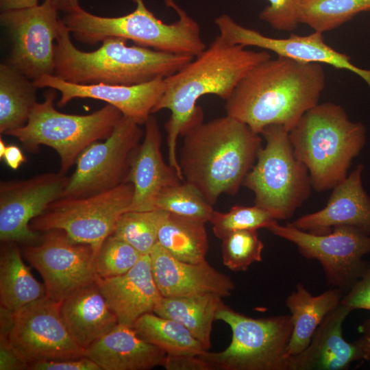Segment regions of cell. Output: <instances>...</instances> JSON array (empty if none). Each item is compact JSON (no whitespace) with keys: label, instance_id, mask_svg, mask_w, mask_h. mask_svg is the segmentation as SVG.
Segmentation results:
<instances>
[{"label":"cell","instance_id":"obj_31","mask_svg":"<svg viewBox=\"0 0 370 370\" xmlns=\"http://www.w3.org/2000/svg\"><path fill=\"white\" fill-rule=\"evenodd\" d=\"M132 328L142 339L166 354L198 356L208 351L183 325L153 312L142 315Z\"/></svg>","mask_w":370,"mask_h":370},{"label":"cell","instance_id":"obj_27","mask_svg":"<svg viewBox=\"0 0 370 370\" xmlns=\"http://www.w3.org/2000/svg\"><path fill=\"white\" fill-rule=\"evenodd\" d=\"M221 296L205 294L192 297H162L153 309L156 314L173 319L186 327L203 345L211 347L212 323L224 304Z\"/></svg>","mask_w":370,"mask_h":370},{"label":"cell","instance_id":"obj_1","mask_svg":"<svg viewBox=\"0 0 370 370\" xmlns=\"http://www.w3.org/2000/svg\"><path fill=\"white\" fill-rule=\"evenodd\" d=\"M232 44L221 35L193 60L164 78V91L152 110L171 111L164 125L169 164L180 178L177 141L188 129L203 121L204 113L197 100L214 95L226 101L241 79L257 64L271 58L267 50L247 49Z\"/></svg>","mask_w":370,"mask_h":370},{"label":"cell","instance_id":"obj_9","mask_svg":"<svg viewBox=\"0 0 370 370\" xmlns=\"http://www.w3.org/2000/svg\"><path fill=\"white\" fill-rule=\"evenodd\" d=\"M215 320L230 327L232 341L223 351L198 355L209 370H288L291 315L252 318L224 304Z\"/></svg>","mask_w":370,"mask_h":370},{"label":"cell","instance_id":"obj_37","mask_svg":"<svg viewBox=\"0 0 370 370\" xmlns=\"http://www.w3.org/2000/svg\"><path fill=\"white\" fill-rule=\"evenodd\" d=\"M143 256L128 243L111 234L103 241L97 252L95 261L96 274L100 278L124 274Z\"/></svg>","mask_w":370,"mask_h":370},{"label":"cell","instance_id":"obj_48","mask_svg":"<svg viewBox=\"0 0 370 370\" xmlns=\"http://www.w3.org/2000/svg\"><path fill=\"white\" fill-rule=\"evenodd\" d=\"M166 5L169 8H171V5L175 3L174 0H164Z\"/></svg>","mask_w":370,"mask_h":370},{"label":"cell","instance_id":"obj_41","mask_svg":"<svg viewBox=\"0 0 370 370\" xmlns=\"http://www.w3.org/2000/svg\"><path fill=\"white\" fill-rule=\"evenodd\" d=\"M162 367L166 370H209L199 356L190 354H166Z\"/></svg>","mask_w":370,"mask_h":370},{"label":"cell","instance_id":"obj_22","mask_svg":"<svg viewBox=\"0 0 370 370\" xmlns=\"http://www.w3.org/2000/svg\"><path fill=\"white\" fill-rule=\"evenodd\" d=\"M97 282L118 323L130 327L144 314L153 312L162 297L153 280L149 254L124 274L98 278Z\"/></svg>","mask_w":370,"mask_h":370},{"label":"cell","instance_id":"obj_4","mask_svg":"<svg viewBox=\"0 0 370 370\" xmlns=\"http://www.w3.org/2000/svg\"><path fill=\"white\" fill-rule=\"evenodd\" d=\"M194 57L128 46L127 40L110 37L97 50L83 51L72 42L62 20L55 45L54 75L77 84L133 86L169 77Z\"/></svg>","mask_w":370,"mask_h":370},{"label":"cell","instance_id":"obj_43","mask_svg":"<svg viewBox=\"0 0 370 370\" xmlns=\"http://www.w3.org/2000/svg\"><path fill=\"white\" fill-rule=\"evenodd\" d=\"M361 336L354 341L358 347L362 360H370V316L359 327Z\"/></svg>","mask_w":370,"mask_h":370},{"label":"cell","instance_id":"obj_32","mask_svg":"<svg viewBox=\"0 0 370 370\" xmlns=\"http://www.w3.org/2000/svg\"><path fill=\"white\" fill-rule=\"evenodd\" d=\"M369 10L370 0H299V23L323 34Z\"/></svg>","mask_w":370,"mask_h":370},{"label":"cell","instance_id":"obj_14","mask_svg":"<svg viewBox=\"0 0 370 370\" xmlns=\"http://www.w3.org/2000/svg\"><path fill=\"white\" fill-rule=\"evenodd\" d=\"M96 254L90 245L73 241L60 230L45 232L38 243L24 249L26 259L44 280L47 297L58 302L97 280Z\"/></svg>","mask_w":370,"mask_h":370},{"label":"cell","instance_id":"obj_28","mask_svg":"<svg viewBox=\"0 0 370 370\" xmlns=\"http://www.w3.org/2000/svg\"><path fill=\"white\" fill-rule=\"evenodd\" d=\"M1 249L0 258L1 306L16 312L47 296L45 284L34 278L14 243Z\"/></svg>","mask_w":370,"mask_h":370},{"label":"cell","instance_id":"obj_19","mask_svg":"<svg viewBox=\"0 0 370 370\" xmlns=\"http://www.w3.org/2000/svg\"><path fill=\"white\" fill-rule=\"evenodd\" d=\"M152 275L162 297H184L215 294L232 295V279L212 267L206 260L199 263L182 262L157 243L149 254Z\"/></svg>","mask_w":370,"mask_h":370},{"label":"cell","instance_id":"obj_21","mask_svg":"<svg viewBox=\"0 0 370 370\" xmlns=\"http://www.w3.org/2000/svg\"><path fill=\"white\" fill-rule=\"evenodd\" d=\"M145 125L143 138L125 180L134 186L130 210H155L156 200L161 191L183 181L176 171L164 160L161 152L162 136L157 119L151 114Z\"/></svg>","mask_w":370,"mask_h":370},{"label":"cell","instance_id":"obj_30","mask_svg":"<svg viewBox=\"0 0 370 370\" xmlns=\"http://www.w3.org/2000/svg\"><path fill=\"white\" fill-rule=\"evenodd\" d=\"M205 223L164 211L158 232V243L182 262L205 261L209 247Z\"/></svg>","mask_w":370,"mask_h":370},{"label":"cell","instance_id":"obj_16","mask_svg":"<svg viewBox=\"0 0 370 370\" xmlns=\"http://www.w3.org/2000/svg\"><path fill=\"white\" fill-rule=\"evenodd\" d=\"M69 176L45 173L28 179L0 182V240L3 243H38L40 234L31 221L62 197Z\"/></svg>","mask_w":370,"mask_h":370},{"label":"cell","instance_id":"obj_3","mask_svg":"<svg viewBox=\"0 0 370 370\" xmlns=\"http://www.w3.org/2000/svg\"><path fill=\"white\" fill-rule=\"evenodd\" d=\"M260 135L227 114L191 127L177 156L184 180L212 206L222 194L235 195L262 147Z\"/></svg>","mask_w":370,"mask_h":370},{"label":"cell","instance_id":"obj_39","mask_svg":"<svg viewBox=\"0 0 370 370\" xmlns=\"http://www.w3.org/2000/svg\"><path fill=\"white\" fill-rule=\"evenodd\" d=\"M340 303L352 311L357 309L370 311V264L350 289L343 296Z\"/></svg>","mask_w":370,"mask_h":370},{"label":"cell","instance_id":"obj_35","mask_svg":"<svg viewBox=\"0 0 370 370\" xmlns=\"http://www.w3.org/2000/svg\"><path fill=\"white\" fill-rule=\"evenodd\" d=\"M264 247L257 230L232 232L222 239L223 263L232 271H245L251 264L262 260Z\"/></svg>","mask_w":370,"mask_h":370},{"label":"cell","instance_id":"obj_45","mask_svg":"<svg viewBox=\"0 0 370 370\" xmlns=\"http://www.w3.org/2000/svg\"><path fill=\"white\" fill-rule=\"evenodd\" d=\"M38 0H0L1 11L19 10L38 5Z\"/></svg>","mask_w":370,"mask_h":370},{"label":"cell","instance_id":"obj_46","mask_svg":"<svg viewBox=\"0 0 370 370\" xmlns=\"http://www.w3.org/2000/svg\"><path fill=\"white\" fill-rule=\"evenodd\" d=\"M58 11L69 13L80 7L79 0H45Z\"/></svg>","mask_w":370,"mask_h":370},{"label":"cell","instance_id":"obj_12","mask_svg":"<svg viewBox=\"0 0 370 370\" xmlns=\"http://www.w3.org/2000/svg\"><path fill=\"white\" fill-rule=\"evenodd\" d=\"M143 136L140 125L123 116L107 138L81 153L62 197H86L124 183Z\"/></svg>","mask_w":370,"mask_h":370},{"label":"cell","instance_id":"obj_42","mask_svg":"<svg viewBox=\"0 0 370 370\" xmlns=\"http://www.w3.org/2000/svg\"><path fill=\"white\" fill-rule=\"evenodd\" d=\"M0 369H28V364L14 350L8 338H0Z\"/></svg>","mask_w":370,"mask_h":370},{"label":"cell","instance_id":"obj_23","mask_svg":"<svg viewBox=\"0 0 370 370\" xmlns=\"http://www.w3.org/2000/svg\"><path fill=\"white\" fill-rule=\"evenodd\" d=\"M352 312L341 303L331 310L307 347L289 357L288 370H346L354 361L362 360L356 343L343 337V322Z\"/></svg>","mask_w":370,"mask_h":370},{"label":"cell","instance_id":"obj_25","mask_svg":"<svg viewBox=\"0 0 370 370\" xmlns=\"http://www.w3.org/2000/svg\"><path fill=\"white\" fill-rule=\"evenodd\" d=\"M166 354L118 323L84 351L101 370H147L162 366Z\"/></svg>","mask_w":370,"mask_h":370},{"label":"cell","instance_id":"obj_34","mask_svg":"<svg viewBox=\"0 0 370 370\" xmlns=\"http://www.w3.org/2000/svg\"><path fill=\"white\" fill-rule=\"evenodd\" d=\"M156 209L206 223L210 221L214 212L202 194L186 182L162 190L156 200Z\"/></svg>","mask_w":370,"mask_h":370},{"label":"cell","instance_id":"obj_40","mask_svg":"<svg viewBox=\"0 0 370 370\" xmlns=\"http://www.w3.org/2000/svg\"><path fill=\"white\" fill-rule=\"evenodd\" d=\"M29 370H101L90 358L83 356L77 358L44 360L29 365Z\"/></svg>","mask_w":370,"mask_h":370},{"label":"cell","instance_id":"obj_26","mask_svg":"<svg viewBox=\"0 0 370 370\" xmlns=\"http://www.w3.org/2000/svg\"><path fill=\"white\" fill-rule=\"evenodd\" d=\"M343 291L331 287L318 295H313L302 283L286 298V306L291 312L293 330L288 345V357L301 352L326 315L339 304Z\"/></svg>","mask_w":370,"mask_h":370},{"label":"cell","instance_id":"obj_38","mask_svg":"<svg viewBox=\"0 0 370 370\" xmlns=\"http://www.w3.org/2000/svg\"><path fill=\"white\" fill-rule=\"evenodd\" d=\"M269 5L259 14L260 20L281 32H291L299 23V0H267Z\"/></svg>","mask_w":370,"mask_h":370},{"label":"cell","instance_id":"obj_5","mask_svg":"<svg viewBox=\"0 0 370 370\" xmlns=\"http://www.w3.org/2000/svg\"><path fill=\"white\" fill-rule=\"evenodd\" d=\"M288 138L317 192L332 189L347 176L367 142L365 125L351 121L341 106L332 102L308 110L289 131Z\"/></svg>","mask_w":370,"mask_h":370},{"label":"cell","instance_id":"obj_15","mask_svg":"<svg viewBox=\"0 0 370 370\" xmlns=\"http://www.w3.org/2000/svg\"><path fill=\"white\" fill-rule=\"evenodd\" d=\"M8 340L29 364L84 356V349L73 339L60 312V302L47 296L14 312Z\"/></svg>","mask_w":370,"mask_h":370},{"label":"cell","instance_id":"obj_8","mask_svg":"<svg viewBox=\"0 0 370 370\" xmlns=\"http://www.w3.org/2000/svg\"><path fill=\"white\" fill-rule=\"evenodd\" d=\"M288 132L278 124L264 128L260 134L265 146L242 184L254 194V205L277 221L291 218L312 188L308 171L295 155Z\"/></svg>","mask_w":370,"mask_h":370},{"label":"cell","instance_id":"obj_17","mask_svg":"<svg viewBox=\"0 0 370 370\" xmlns=\"http://www.w3.org/2000/svg\"><path fill=\"white\" fill-rule=\"evenodd\" d=\"M214 23L219 35L232 44L257 47L299 62L327 64L347 70L362 78L370 88V70L352 64L349 56L325 42L322 33L313 32L304 36L291 34L286 38H271L238 24L227 14L216 18Z\"/></svg>","mask_w":370,"mask_h":370},{"label":"cell","instance_id":"obj_2","mask_svg":"<svg viewBox=\"0 0 370 370\" xmlns=\"http://www.w3.org/2000/svg\"><path fill=\"white\" fill-rule=\"evenodd\" d=\"M325 85L321 64L278 56L259 63L241 79L225 101V110L260 134L273 124L289 132L319 103Z\"/></svg>","mask_w":370,"mask_h":370},{"label":"cell","instance_id":"obj_20","mask_svg":"<svg viewBox=\"0 0 370 370\" xmlns=\"http://www.w3.org/2000/svg\"><path fill=\"white\" fill-rule=\"evenodd\" d=\"M363 171L364 165L358 164L332 188L323 208L304 214L287 225L317 234L329 233L340 226L370 233V197L363 186Z\"/></svg>","mask_w":370,"mask_h":370},{"label":"cell","instance_id":"obj_10","mask_svg":"<svg viewBox=\"0 0 370 370\" xmlns=\"http://www.w3.org/2000/svg\"><path fill=\"white\" fill-rule=\"evenodd\" d=\"M132 184L124 182L95 195L61 197L30 223L36 232L60 230L73 241L90 245L96 252L110 236L121 216L130 210Z\"/></svg>","mask_w":370,"mask_h":370},{"label":"cell","instance_id":"obj_6","mask_svg":"<svg viewBox=\"0 0 370 370\" xmlns=\"http://www.w3.org/2000/svg\"><path fill=\"white\" fill-rule=\"evenodd\" d=\"M135 10L119 17L92 14L81 6L65 14L62 19L74 38L96 45L110 37L122 38L138 46L166 53L196 57L206 46L198 23L174 3L171 5L178 20L167 24L148 10L144 0H132Z\"/></svg>","mask_w":370,"mask_h":370},{"label":"cell","instance_id":"obj_13","mask_svg":"<svg viewBox=\"0 0 370 370\" xmlns=\"http://www.w3.org/2000/svg\"><path fill=\"white\" fill-rule=\"evenodd\" d=\"M58 12L45 1L31 8L1 12V24L11 40L7 62L32 81L54 75L61 21Z\"/></svg>","mask_w":370,"mask_h":370},{"label":"cell","instance_id":"obj_44","mask_svg":"<svg viewBox=\"0 0 370 370\" xmlns=\"http://www.w3.org/2000/svg\"><path fill=\"white\" fill-rule=\"evenodd\" d=\"M6 164L12 169L16 170L26 161L21 149L14 145H8L2 158Z\"/></svg>","mask_w":370,"mask_h":370},{"label":"cell","instance_id":"obj_18","mask_svg":"<svg viewBox=\"0 0 370 370\" xmlns=\"http://www.w3.org/2000/svg\"><path fill=\"white\" fill-rule=\"evenodd\" d=\"M38 88H49L60 92L57 103L64 107L72 99L90 98L101 100L119 110L138 124L145 125L161 98L164 89V78L133 86L107 84H77L53 75H43L34 81Z\"/></svg>","mask_w":370,"mask_h":370},{"label":"cell","instance_id":"obj_33","mask_svg":"<svg viewBox=\"0 0 370 370\" xmlns=\"http://www.w3.org/2000/svg\"><path fill=\"white\" fill-rule=\"evenodd\" d=\"M164 211L128 210L119 218L112 235L134 247L141 254H149L158 243V232Z\"/></svg>","mask_w":370,"mask_h":370},{"label":"cell","instance_id":"obj_7","mask_svg":"<svg viewBox=\"0 0 370 370\" xmlns=\"http://www.w3.org/2000/svg\"><path fill=\"white\" fill-rule=\"evenodd\" d=\"M56 91L48 88L27 124L7 135L16 138L29 153L38 152L40 145L53 149L60 159V172L66 175L86 148L112 133L123 114L110 104L86 115L61 112L54 106Z\"/></svg>","mask_w":370,"mask_h":370},{"label":"cell","instance_id":"obj_47","mask_svg":"<svg viewBox=\"0 0 370 370\" xmlns=\"http://www.w3.org/2000/svg\"><path fill=\"white\" fill-rule=\"evenodd\" d=\"M7 145H5V143L2 140V138H0V158L2 159L3 156L5 151Z\"/></svg>","mask_w":370,"mask_h":370},{"label":"cell","instance_id":"obj_11","mask_svg":"<svg viewBox=\"0 0 370 370\" xmlns=\"http://www.w3.org/2000/svg\"><path fill=\"white\" fill-rule=\"evenodd\" d=\"M267 230L293 243L304 258L319 261L327 284L342 291L350 289L369 264L364 257L370 253V233L360 229L340 226L317 234L275 221Z\"/></svg>","mask_w":370,"mask_h":370},{"label":"cell","instance_id":"obj_36","mask_svg":"<svg viewBox=\"0 0 370 370\" xmlns=\"http://www.w3.org/2000/svg\"><path fill=\"white\" fill-rule=\"evenodd\" d=\"M275 221L269 212L256 205H236L227 212L214 210L210 220L214 235L221 240L238 230L267 229Z\"/></svg>","mask_w":370,"mask_h":370},{"label":"cell","instance_id":"obj_24","mask_svg":"<svg viewBox=\"0 0 370 370\" xmlns=\"http://www.w3.org/2000/svg\"><path fill=\"white\" fill-rule=\"evenodd\" d=\"M60 312L70 335L84 351L118 324L97 280L68 295L60 302Z\"/></svg>","mask_w":370,"mask_h":370},{"label":"cell","instance_id":"obj_29","mask_svg":"<svg viewBox=\"0 0 370 370\" xmlns=\"http://www.w3.org/2000/svg\"><path fill=\"white\" fill-rule=\"evenodd\" d=\"M34 81L8 62L0 64V133L25 126L36 101Z\"/></svg>","mask_w":370,"mask_h":370}]
</instances>
